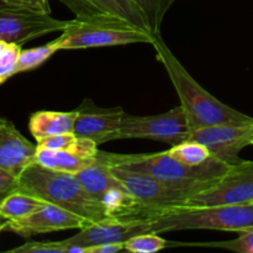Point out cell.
Segmentation results:
<instances>
[{
	"label": "cell",
	"mask_w": 253,
	"mask_h": 253,
	"mask_svg": "<svg viewBox=\"0 0 253 253\" xmlns=\"http://www.w3.org/2000/svg\"><path fill=\"white\" fill-rule=\"evenodd\" d=\"M152 46L156 58L163 64L179 96L192 131L219 124H253L251 116L232 109L203 88L173 54L161 35L155 36Z\"/></svg>",
	"instance_id": "1"
},
{
	"label": "cell",
	"mask_w": 253,
	"mask_h": 253,
	"mask_svg": "<svg viewBox=\"0 0 253 253\" xmlns=\"http://www.w3.org/2000/svg\"><path fill=\"white\" fill-rule=\"evenodd\" d=\"M98 158L113 167L145 173L193 195L210 187L232 167L215 158L199 166H188L172 157L168 151L147 155H118L99 150Z\"/></svg>",
	"instance_id": "2"
},
{
	"label": "cell",
	"mask_w": 253,
	"mask_h": 253,
	"mask_svg": "<svg viewBox=\"0 0 253 253\" xmlns=\"http://www.w3.org/2000/svg\"><path fill=\"white\" fill-rule=\"evenodd\" d=\"M19 190L69 210L91 224L110 219L103 205L84 189L73 173L49 169L34 162L20 174Z\"/></svg>",
	"instance_id": "3"
},
{
	"label": "cell",
	"mask_w": 253,
	"mask_h": 253,
	"mask_svg": "<svg viewBox=\"0 0 253 253\" xmlns=\"http://www.w3.org/2000/svg\"><path fill=\"white\" fill-rule=\"evenodd\" d=\"M253 229V203L239 205L187 208L178 207L161 212L148 221V232L180 230H221L241 232Z\"/></svg>",
	"instance_id": "4"
},
{
	"label": "cell",
	"mask_w": 253,
	"mask_h": 253,
	"mask_svg": "<svg viewBox=\"0 0 253 253\" xmlns=\"http://www.w3.org/2000/svg\"><path fill=\"white\" fill-rule=\"evenodd\" d=\"M84 189L98 200L110 219L121 221H150L158 216L136 199L119 180L108 163L98 158L94 165L77 173Z\"/></svg>",
	"instance_id": "5"
},
{
	"label": "cell",
	"mask_w": 253,
	"mask_h": 253,
	"mask_svg": "<svg viewBox=\"0 0 253 253\" xmlns=\"http://www.w3.org/2000/svg\"><path fill=\"white\" fill-rule=\"evenodd\" d=\"M155 37L131 25L110 21L69 20L58 37L61 49H83L94 47L125 46L133 43L152 44Z\"/></svg>",
	"instance_id": "6"
},
{
	"label": "cell",
	"mask_w": 253,
	"mask_h": 253,
	"mask_svg": "<svg viewBox=\"0 0 253 253\" xmlns=\"http://www.w3.org/2000/svg\"><path fill=\"white\" fill-rule=\"evenodd\" d=\"M190 128L184 110L180 105L160 115L123 118L120 127L114 133V140L121 138H151L170 143L172 146L189 138Z\"/></svg>",
	"instance_id": "7"
},
{
	"label": "cell",
	"mask_w": 253,
	"mask_h": 253,
	"mask_svg": "<svg viewBox=\"0 0 253 253\" xmlns=\"http://www.w3.org/2000/svg\"><path fill=\"white\" fill-rule=\"evenodd\" d=\"M253 202V161L232 166L210 187L195 193L183 207L200 208L215 205L250 204Z\"/></svg>",
	"instance_id": "8"
},
{
	"label": "cell",
	"mask_w": 253,
	"mask_h": 253,
	"mask_svg": "<svg viewBox=\"0 0 253 253\" xmlns=\"http://www.w3.org/2000/svg\"><path fill=\"white\" fill-rule=\"evenodd\" d=\"M110 167L124 187L145 207L158 215L166 210L183 207L193 195L187 190L170 187L145 173L132 172L113 166Z\"/></svg>",
	"instance_id": "9"
},
{
	"label": "cell",
	"mask_w": 253,
	"mask_h": 253,
	"mask_svg": "<svg viewBox=\"0 0 253 253\" xmlns=\"http://www.w3.org/2000/svg\"><path fill=\"white\" fill-rule=\"evenodd\" d=\"M252 135L253 124H219L193 130L189 140L204 145L215 160L234 166L242 161L239 153L250 146Z\"/></svg>",
	"instance_id": "10"
},
{
	"label": "cell",
	"mask_w": 253,
	"mask_h": 253,
	"mask_svg": "<svg viewBox=\"0 0 253 253\" xmlns=\"http://www.w3.org/2000/svg\"><path fill=\"white\" fill-rule=\"evenodd\" d=\"M68 21L51 14L21 9H0V41L22 44L37 37L63 31Z\"/></svg>",
	"instance_id": "11"
},
{
	"label": "cell",
	"mask_w": 253,
	"mask_h": 253,
	"mask_svg": "<svg viewBox=\"0 0 253 253\" xmlns=\"http://www.w3.org/2000/svg\"><path fill=\"white\" fill-rule=\"evenodd\" d=\"M76 19L123 22L151 34L145 16L132 0H59Z\"/></svg>",
	"instance_id": "12"
},
{
	"label": "cell",
	"mask_w": 253,
	"mask_h": 253,
	"mask_svg": "<svg viewBox=\"0 0 253 253\" xmlns=\"http://www.w3.org/2000/svg\"><path fill=\"white\" fill-rule=\"evenodd\" d=\"M90 224L91 222L88 220L69 210L44 203L43 207L30 216L15 221H7L5 231H11L22 237H30L63 230H81Z\"/></svg>",
	"instance_id": "13"
},
{
	"label": "cell",
	"mask_w": 253,
	"mask_h": 253,
	"mask_svg": "<svg viewBox=\"0 0 253 253\" xmlns=\"http://www.w3.org/2000/svg\"><path fill=\"white\" fill-rule=\"evenodd\" d=\"M145 232H148V221H121L106 219L93 222L79 230L78 234L74 236L59 242L66 247V253L67 247L69 246H79L84 249L86 253L90 247L104 244H125L131 237Z\"/></svg>",
	"instance_id": "14"
},
{
	"label": "cell",
	"mask_w": 253,
	"mask_h": 253,
	"mask_svg": "<svg viewBox=\"0 0 253 253\" xmlns=\"http://www.w3.org/2000/svg\"><path fill=\"white\" fill-rule=\"evenodd\" d=\"M76 110L73 133L94 141L98 146L113 141L114 133L126 114L121 108H98L90 99H85Z\"/></svg>",
	"instance_id": "15"
},
{
	"label": "cell",
	"mask_w": 253,
	"mask_h": 253,
	"mask_svg": "<svg viewBox=\"0 0 253 253\" xmlns=\"http://www.w3.org/2000/svg\"><path fill=\"white\" fill-rule=\"evenodd\" d=\"M37 143L30 142L7 119L0 118V168L19 178L36 162Z\"/></svg>",
	"instance_id": "16"
},
{
	"label": "cell",
	"mask_w": 253,
	"mask_h": 253,
	"mask_svg": "<svg viewBox=\"0 0 253 253\" xmlns=\"http://www.w3.org/2000/svg\"><path fill=\"white\" fill-rule=\"evenodd\" d=\"M76 118L77 110L36 111L30 118V132L35 137L36 142L48 136L73 132Z\"/></svg>",
	"instance_id": "17"
},
{
	"label": "cell",
	"mask_w": 253,
	"mask_h": 253,
	"mask_svg": "<svg viewBox=\"0 0 253 253\" xmlns=\"http://www.w3.org/2000/svg\"><path fill=\"white\" fill-rule=\"evenodd\" d=\"M96 161H98V152L95 155H88L78 151H52L37 147L36 162L49 169L77 174L84 168L94 165Z\"/></svg>",
	"instance_id": "18"
},
{
	"label": "cell",
	"mask_w": 253,
	"mask_h": 253,
	"mask_svg": "<svg viewBox=\"0 0 253 253\" xmlns=\"http://www.w3.org/2000/svg\"><path fill=\"white\" fill-rule=\"evenodd\" d=\"M44 203L39 198L17 190L0 204V215L7 221L21 220L37 211Z\"/></svg>",
	"instance_id": "19"
},
{
	"label": "cell",
	"mask_w": 253,
	"mask_h": 253,
	"mask_svg": "<svg viewBox=\"0 0 253 253\" xmlns=\"http://www.w3.org/2000/svg\"><path fill=\"white\" fill-rule=\"evenodd\" d=\"M132 1L140 7L151 35L155 37L161 35L163 19L177 0H132Z\"/></svg>",
	"instance_id": "20"
},
{
	"label": "cell",
	"mask_w": 253,
	"mask_h": 253,
	"mask_svg": "<svg viewBox=\"0 0 253 253\" xmlns=\"http://www.w3.org/2000/svg\"><path fill=\"white\" fill-rule=\"evenodd\" d=\"M169 155L179 162L188 166H199L211 160L209 150L204 145L194 140H185L172 146L168 150Z\"/></svg>",
	"instance_id": "21"
},
{
	"label": "cell",
	"mask_w": 253,
	"mask_h": 253,
	"mask_svg": "<svg viewBox=\"0 0 253 253\" xmlns=\"http://www.w3.org/2000/svg\"><path fill=\"white\" fill-rule=\"evenodd\" d=\"M59 49L61 48H59L58 37L56 40H53V41L43 44V46L22 49L19 57V62H17L16 72L17 73H21V72L31 71V69L37 68L42 63H44L47 59L51 58Z\"/></svg>",
	"instance_id": "22"
},
{
	"label": "cell",
	"mask_w": 253,
	"mask_h": 253,
	"mask_svg": "<svg viewBox=\"0 0 253 253\" xmlns=\"http://www.w3.org/2000/svg\"><path fill=\"white\" fill-rule=\"evenodd\" d=\"M167 246V241L156 232L136 235L125 242V251L132 253H155Z\"/></svg>",
	"instance_id": "23"
},
{
	"label": "cell",
	"mask_w": 253,
	"mask_h": 253,
	"mask_svg": "<svg viewBox=\"0 0 253 253\" xmlns=\"http://www.w3.org/2000/svg\"><path fill=\"white\" fill-rule=\"evenodd\" d=\"M21 51V44L0 41V82L1 84L10 77L17 74L16 67Z\"/></svg>",
	"instance_id": "24"
},
{
	"label": "cell",
	"mask_w": 253,
	"mask_h": 253,
	"mask_svg": "<svg viewBox=\"0 0 253 253\" xmlns=\"http://www.w3.org/2000/svg\"><path fill=\"white\" fill-rule=\"evenodd\" d=\"M12 253H66V247L59 241L52 242H26L22 246L10 250Z\"/></svg>",
	"instance_id": "25"
},
{
	"label": "cell",
	"mask_w": 253,
	"mask_h": 253,
	"mask_svg": "<svg viewBox=\"0 0 253 253\" xmlns=\"http://www.w3.org/2000/svg\"><path fill=\"white\" fill-rule=\"evenodd\" d=\"M211 247H219V249L230 250V251L240 253H253V229L240 234L237 239L226 242H219V244L208 245Z\"/></svg>",
	"instance_id": "26"
},
{
	"label": "cell",
	"mask_w": 253,
	"mask_h": 253,
	"mask_svg": "<svg viewBox=\"0 0 253 253\" xmlns=\"http://www.w3.org/2000/svg\"><path fill=\"white\" fill-rule=\"evenodd\" d=\"M6 9H21L30 11L51 14L48 0H0Z\"/></svg>",
	"instance_id": "27"
},
{
	"label": "cell",
	"mask_w": 253,
	"mask_h": 253,
	"mask_svg": "<svg viewBox=\"0 0 253 253\" xmlns=\"http://www.w3.org/2000/svg\"><path fill=\"white\" fill-rule=\"evenodd\" d=\"M17 190H19V178L0 168V204Z\"/></svg>",
	"instance_id": "28"
},
{
	"label": "cell",
	"mask_w": 253,
	"mask_h": 253,
	"mask_svg": "<svg viewBox=\"0 0 253 253\" xmlns=\"http://www.w3.org/2000/svg\"><path fill=\"white\" fill-rule=\"evenodd\" d=\"M124 249H125V244H123V242H120V244H104L90 247L86 253H118L124 251Z\"/></svg>",
	"instance_id": "29"
},
{
	"label": "cell",
	"mask_w": 253,
	"mask_h": 253,
	"mask_svg": "<svg viewBox=\"0 0 253 253\" xmlns=\"http://www.w3.org/2000/svg\"><path fill=\"white\" fill-rule=\"evenodd\" d=\"M6 222H7V220L4 219V217H2L1 215H0V232L4 231V230H5V226H6Z\"/></svg>",
	"instance_id": "30"
},
{
	"label": "cell",
	"mask_w": 253,
	"mask_h": 253,
	"mask_svg": "<svg viewBox=\"0 0 253 253\" xmlns=\"http://www.w3.org/2000/svg\"><path fill=\"white\" fill-rule=\"evenodd\" d=\"M250 145H253V135L251 136V138H250Z\"/></svg>",
	"instance_id": "31"
},
{
	"label": "cell",
	"mask_w": 253,
	"mask_h": 253,
	"mask_svg": "<svg viewBox=\"0 0 253 253\" xmlns=\"http://www.w3.org/2000/svg\"><path fill=\"white\" fill-rule=\"evenodd\" d=\"M0 9H6V7H5V6H4V5H2V4H1V2H0Z\"/></svg>",
	"instance_id": "32"
},
{
	"label": "cell",
	"mask_w": 253,
	"mask_h": 253,
	"mask_svg": "<svg viewBox=\"0 0 253 253\" xmlns=\"http://www.w3.org/2000/svg\"><path fill=\"white\" fill-rule=\"evenodd\" d=\"M0 84H1V82H0Z\"/></svg>",
	"instance_id": "33"
},
{
	"label": "cell",
	"mask_w": 253,
	"mask_h": 253,
	"mask_svg": "<svg viewBox=\"0 0 253 253\" xmlns=\"http://www.w3.org/2000/svg\"><path fill=\"white\" fill-rule=\"evenodd\" d=\"M252 203H253V202H252Z\"/></svg>",
	"instance_id": "34"
}]
</instances>
